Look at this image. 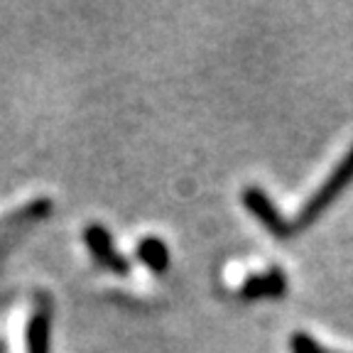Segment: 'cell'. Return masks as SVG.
<instances>
[{
    "label": "cell",
    "mask_w": 353,
    "mask_h": 353,
    "mask_svg": "<svg viewBox=\"0 0 353 353\" xmlns=\"http://www.w3.org/2000/svg\"><path fill=\"white\" fill-rule=\"evenodd\" d=\"M351 182H353V145H351V150L343 154V160L336 165V170L326 176V182L321 184V187L309 196L307 204L302 206V211H299V216H297V223H294V231L309 226L312 221L319 219L321 211H324Z\"/></svg>",
    "instance_id": "cell-1"
},
{
    "label": "cell",
    "mask_w": 353,
    "mask_h": 353,
    "mask_svg": "<svg viewBox=\"0 0 353 353\" xmlns=\"http://www.w3.org/2000/svg\"><path fill=\"white\" fill-rule=\"evenodd\" d=\"M243 204H245V209H248L250 214H253L255 219H258L275 238H290L292 236L294 223H290V221L280 214V209L272 204L270 196H268L260 187L245 189V192H243Z\"/></svg>",
    "instance_id": "cell-2"
},
{
    "label": "cell",
    "mask_w": 353,
    "mask_h": 353,
    "mask_svg": "<svg viewBox=\"0 0 353 353\" xmlns=\"http://www.w3.org/2000/svg\"><path fill=\"white\" fill-rule=\"evenodd\" d=\"M83 238H86V245L91 250V255L96 258V263H101L110 272H116V275H128L130 272L128 260L113 248V238H110V233L103 226H99V223L88 226Z\"/></svg>",
    "instance_id": "cell-3"
},
{
    "label": "cell",
    "mask_w": 353,
    "mask_h": 353,
    "mask_svg": "<svg viewBox=\"0 0 353 353\" xmlns=\"http://www.w3.org/2000/svg\"><path fill=\"white\" fill-rule=\"evenodd\" d=\"M287 290V277L280 268H270L263 275H250L243 282L241 297L243 299H263V297H282Z\"/></svg>",
    "instance_id": "cell-4"
},
{
    "label": "cell",
    "mask_w": 353,
    "mask_h": 353,
    "mask_svg": "<svg viewBox=\"0 0 353 353\" xmlns=\"http://www.w3.org/2000/svg\"><path fill=\"white\" fill-rule=\"evenodd\" d=\"M138 260L143 265H148L152 272H165L170 268V248L165 245V241L154 236H148L138 243Z\"/></svg>",
    "instance_id": "cell-5"
},
{
    "label": "cell",
    "mask_w": 353,
    "mask_h": 353,
    "mask_svg": "<svg viewBox=\"0 0 353 353\" xmlns=\"http://www.w3.org/2000/svg\"><path fill=\"white\" fill-rule=\"evenodd\" d=\"M28 351L30 353H50V312L37 309L28 329Z\"/></svg>",
    "instance_id": "cell-6"
},
{
    "label": "cell",
    "mask_w": 353,
    "mask_h": 353,
    "mask_svg": "<svg viewBox=\"0 0 353 353\" xmlns=\"http://www.w3.org/2000/svg\"><path fill=\"white\" fill-rule=\"evenodd\" d=\"M290 348H292V353H326V348L319 346V343L309 336V334H304V331H299V334H294V336L290 339Z\"/></svg>",
    "instance_id": "cell-7"
},
{
    "label": "cell",
    "mask_w": 353,
    "mask_h": 353,
    "mask_svg": "<svg viewBox=\"0 0 353 353\" xmlns=\"http://www.w3.org/2000/svg\"><path fill=\"white\" fill-rule=\"evenodd\" d=\"M326 353H331V351H326Z\"/></svg>",
    "instance_id": "cell-8"
}]
</instances>
